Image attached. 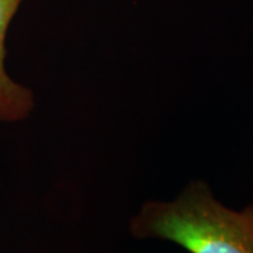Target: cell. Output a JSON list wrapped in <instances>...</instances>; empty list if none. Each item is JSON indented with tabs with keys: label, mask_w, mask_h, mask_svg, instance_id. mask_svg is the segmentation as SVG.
<instances>
[{
	"label": "cell",
	"mask_w": 253,
	"mask_h": 253,
	"mask_svg": "<svg viewBox=\"0 0 253 253\" xmlns=\"http://www.w3.org/2000/svg\"><path fill=\"white\" fill-rule=\"evenodd\" d=\"M23 1L0 0V123L24 121L36 109L34 91L14 81L6 69V37Z\"/></svg>",
	"instance_id": "7a4b0ae2"
},
{
	"label": "cell",
	"mask_w": 253,
	"mask_h": 253,
	"mask_svg": "<svg viewBox=\"0 0 253 253\" xmlns=\"http://www.w3.org/2000/svg\"><path fill=\"white\" fill-rule=\"evenodd\" d=\"M136 241H162L187 253H253V203L228 207L206 180H190L170 200H148L128 221Z\"/></svg>",
	"instance_id": "6da1fadb"
}]
</instances>
